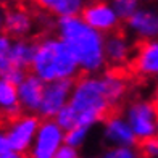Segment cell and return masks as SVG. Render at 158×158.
Returning <instances> with one entry per match:
<instances>
[{"label": "cell", "mask_w": 158, "mask_h": 158, "mask_svg": "<svg viewBox=\"0 0 158 158\" xmlns=\"http://www.w3.org/2000/svg\"><path fill=\"white\" fill-rule=\"evenodd\" d=\"M127 94L126 77L116 69L76 77L68 103L55 119L64 131L74 126L94 127L123 102Z\"/></svg>", "instance_id": "6da1fadb"}, {"label": "cell", "mask_w": 158, "mask_h": 158, "mask_svg": "<svg viewBox=\"0 0 158 158\" xmlns=\"http://www.w3.org/2000/svg\"><path fill=\"white\" fill-rule=\"evenodd\" d=\"M56 35L66 42L79 63L81 73L94 74L106 66L105 34L94 29L81 18V15L56 18Z\"/></svg>", "instance_id": "7a4b0ae2"}, {"label": "cell", "mask_w": 158, "mask_h": 158, "mask_svg": "<svg viewBox=\"0 0 158 158\" xmlns=\"http://www.w3.org/2000/svg\"><path fill=\"white\" fill-rule=\"evenodd\" d=\"M29 71L44 82H50L76 79L81 68L73 50L60 35H45L35 42V53Z\"/></svg>", "instance_id": "3957f363"}, {"label": "cell", "mask_w": 158, "mask_h": 158, "mask_svg": "<svg viewBox=\"0 0 158 158\" xmlns=\"http://www.w3.org/2000/svg\"><path fill=\"white\" fill-rule=\"evenodd\" d=\"M123 116L131 124L139 142L158 135V105L153 100H132L126 105Z\"/></svg>", "instance_id": "277c9868"}, {"label": "cell", "mask_w": 158, "mask_h": 158, "mask_svg": "<svg viewBox=\"0 0 158 158\" xmlns=\"http://www.w3.org/2000/svg\"><path fill=\"white\" fill-rule=\"evenodd\" d=\"M40 121L42 118L37 113H27V111H23L18 116L8 119V123L3 129L8 148L26 155L34 142Z\"/></svg>", "instance_id": "5b68a950"}, {"label": "cell", "mask_w": 158, "mask_h": 158, "mask_svg": "<svg viewBox=\"0 0 158 158\" xmlns=\"http://www.w3.org/2000/svg\"><path fill=\"white\" fill-rule=\"evenodd\" d=\"M64 143V129L56 119H42L26 158H53Z\"/></svg>", "instance_id": "8992f818"}, {"label": "cell", "mask_w": 158, "mask_h": 158, "mask_svg": "<svg viewBox=\"0 0 158 158\" xmlns=\"http://www.w3.org/2000/svg\"><path fill=\"white\" fill-rule=\"evenodd\" d=\"M74 79H60V81H50L45 82L44 94H42V102L39 106L37 114L42 119H55L63 106L68 103L73 90Z\"/></svg>", "instance_id": "52a82bcc"}, {"label": "cell", "mask_w": 158, "mask_h": 158, "mask_svg": "<svg viewBox=\"0 0 158 158\" xmlns=\"http://www.w3.org/2000/svg\"><path fill=\"white\" fill-rule=\"evenodd\" d=\"M81 18L89 26H92L94 29L100 31L105 35L118 31L121 23L113 5L108 2H103V0H97V2H90L84 5V8L81 10Z\"/></svg>", "instance_id": "ba28073f"}, {"label": "cell", "mask_w": 158, "mask_h": 158, "mask_svg": "<svg viewBox=\"0 0 158 158\" xmlns=\"http://www.w3.org/2000/svg\"><path fill=\"white\" fill-rule=\"evenodd\" d=\"M131 66L134 73L143 79H158V37L139 42Z\"/></svg>", "instance_id": "9c48e42d"}, {"label": "cell", "mask_w": 158, "mask_h": 158, "mask_svg": "<svg viewBox=\"0 0 158 158\" xmlns=\"http://www.w3.org/2000/svg\"><path fill=\"white\" fill-rule=\"evenodd\" d=\"M102 123V137L108 145H137L139 143L131 124L123 114L110 113Z\"/></svg>", "instance_id": "30bf717a"}, {"label": "cell", "mask_w": 158, "mask_h": 158, "mask_svg": "<svg viewBox=\"0 0 158 158\" xmlns=\"http://www.w3.org/2000/svg\"><path fill=\"white\" fill-rule=\"evenodd\" d=\"M105 55L106 63L113 68H119L131 63L134 55V47L131 39L123 32L114 31L105 35Z\"/></svg>", "instance_id": "8fae6325"}, {"label": "cell", "mask_w": 158, "mask_h": 158, "mask_svg": "<svg viewBox=\"0 0 158 158\" xmlns=\"http://www.w3.org/2000/svg\"><path fill=\"white\" fill-rule=\"evenodd\" d=\"M45 82L34 73H26V76L18 82V97L23 111L37 113L42 102Z\"/></svg>", "instance_id": "7c38bea8"}, {"label": "cell", "mask_w": 158, "mask_h": 158, "mask_svg": "<svg viewBox=\"0 0 158 158\" xmlns=\"http://www.w3.org/2000/svg\"><path fill=\"white\" fill-rule=\"evenodd\" d=\"M127 31L135 39L147 40L158 37V10L139 8L126 21Z\"/></svg>", "instance_id": "4fadbf2b"}, {"label": "cell", "mask_w": 158, "mask_h": 158, "mask_svg": "<svg viewBox=\"0 0 158 158\" xmlns=\"http://www.w3.org/2000/svg\"><path fill=\"white\" fill-rule=\"evenodd\" d=\"M19 113H23V108L18 97V84L0 76V116L8 121Z\"/></svg>", "instance_id": "5bb4252c"}, {"label": "cell", "mask_w": 158, "mask_h": 158, "mask_svg": "<svg viewBox=\"0 0 158 158\" xmlns=\"http://www.w3.org/2000/svg\"><path fill=\"white\" fill-rule=\"evenodd\" d=\"M34 29V19L29 11L23 8H13L5 13V27L3 32L10 37H27Z\"/></svg>", "instance_id": "9a60e30c"}, {"label": "cell", "mask_w": 158, "mask_h": 158, "mask_svg": "<svg viewBox=\"0 0 158 158\" xmlns=\"http://www.w3.org/2000/svg\"><path fill=\"white\" fill-rule=\"evenodd\" d=\"M40 10L56 18L81 15L84 8V0H32Z\"/></svg>", "instance_id": "2e32d148"}, {"label": "cell", "mask_w": 158, "mask_h": 158, "mask_svg": "<svg viewBox=\"0 0 158 158\" xmlns=\"http://www.w3.org/2000/svg\"><path fill=\"white\" fill-rule=\"evenodd\" d=\"M35 53V42L29 40L27 37H18L13 39L11 44V64L24 71L31 69L32 58Z\"/></svg>", "instance_id": "e0dca14e"}, {"label": "cell", "mask_w": 158, "mask_h": 158, "mask_svg": "<svg viewBox=\"0 0 158 158\" xmlns=\"http://www.w3.org/2000/svg\"><path fill=\"white\" fill-rule=\"evenodd\" d=\"M98 158H142L137 145H108Z\"/></svg>", "instance_id": "ac0fdd59"}, {"label": "cell", "mask_w": 158, "mask_h": 158, "mask_svg": "<svg viewBox=\"0 0 158 158\" xmlns=\"http://www.w3.org/2000/svg\"><path fill=\"white\" fill-rule=\"evenodd\" d=\"M90 129L92 127H87V126H74V127L66 129V131H64V143L79 150L85 142H87Z\"/></svg>", "instance_id": "d6986e66"}, {"label": "cell", "mask_w": 158, "mask_h": 158, "mask_svg": "<svg viewBox=\"0 0 158 158\" xmlns=\"http://www.w3.org/2000/svg\"><path fill=\"white\" fill-rule=\"evenodd\" d=\"M11 44L13 37L8 34H0V76H3L13 64H11Z\"/></svg>", "instance_id": "ffe728a7"}, {"label": "cell", "mask_w": 158, "mask_h": 158, "mask_svg": "<svg viewBox=\"0 0 158 158\" xmlns=\"http://www.w3.org/2000/svg\"><path fill=\"white\" fill-rule=\"evenodd\" d=\"M116 15L119 16L121 21H127L135 11H137L139 6V0H113L111 2Z\"/></svg>", "instance_id": "44dd1931"}, {"label": "cell", "mask_w": 158, "mask_h": 158, "mask_svg": "<svg viewBox=\"0 0 158 158\" xmlns=\"http://www.w3.org/2000/svg\"><path fill=\"white\" fill-rule=\"evenodd\" d=\"M139 143H140L139 150H140L142 158H158V135L140 140Z\"/></svg>", "instance_id": "7402d4cb"}, {"label": "cell", "mask_w": 158, "mask_h": 158, "mask_svg": "<svg viewBox=\"0 0 158 158\" xmlns=\"http://www.w3.org/2000/svg\"><path fill=\"white\" fill-rule=\"evenodd\" d=\"M53 158H81V155H79V150L77 148L69 147V145H66V143H63V145L60 147V150L55 153Z\"/></svg>", "instance_id": "603a6c76"}, {"label": "cell", "mask_w": 158, "mask_h": 158, "mask_svg": "<svg viewBox=\"0 0 158 158\" xmlns=\"http://www.w3.org/2000/svg\"><path fill=\"white\" fill-rule=\"evenodd\" d=\"M26 73L27 71H24V69H21V68H16V66H11L6 73L3 74L6 79H10V81H13L15 84H18L21 79H23L24 76H26Z\"/></svg>", "instance_id": "cb8c5ba5"}, {"label": "cell", "mask_w": 158, "mask_h": 158, "mask_svg": "<svg viewBox=\"0 0 158 158\" xmlns=\"http://www.w3.org/2000/svg\"><path fill=\"white\" fill-rule=\"evenodd\" d=\"M0 158H26L24 153H19L16 150H11V148H6L0 153Z\"/></svg>", "instance_id": "d4e9b609"}, {"label": "cell", "mask_w": 158, "mask_h": 158, "mask_svg": "<svg viewBox=\"0 0 158 158\" xmlns=\"http://www.w3.org/2000/svg\"><path fill=\"white\" fill-rule=\"evenodd\" d=\"M8 148V145H6V139H5V134L3 131H0V153L3 152V150Z\"/></svg>", "instance_id": "484cf974"}, {"label": "cell", "mask_w": 158, "mask_h": 158, "mask_svg": "<svg viewBox=\"0 0 158 158\" xmlns=\"http://www.w3.org/2000/svg\"><path fill=\"white\" fill-rule=\"evenodd\" d=\"M3 27H5V15L0 11V34L3 32Z\"/></svg>", "instance_id": "4316f807"}, {"label": "cell", "mask_w": 158, "mask_h": 158, "mask_svg": "<svg viewBox=\"0 0 158 158\" xmlns=\"http://www.w3.org/2000/svg\"><path fill=\"white\" fill-rule=\"evenodd\" d=\"M153 102L158 105V82H156V85H155V89H153Z\"/></svg>", "instance_id": "83f0119b"}]
</instances>
